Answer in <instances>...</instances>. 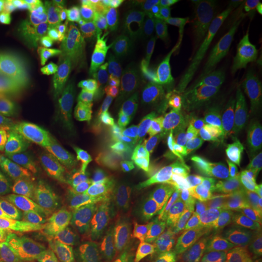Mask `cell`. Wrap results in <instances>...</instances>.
<instances>
[{
    "mask_svg": "<svg viewBox=\"0 0 262 262\" xmlns=\"http://www.w3.org/2000/svg\"><path fill=\"white\" fill-rule=\"evenodd\" d=\"M194 113L188 90L140 105L105 78L85 85L76 101L72 126L107 177L122 188L146 190L154 163L181 142Z\"/></svg>",
    "mask_w": 262,
    "mask_h": 262,
    "instance_id": "1",
    "label": "cell"
},
{
    "mask_svg": "<svg viewBox=\"0 0 262 262\" xmlns=\"http://www.w3.org/2000/svg\"><path fill=\"white\" fill-rule=\"evenodd\" d=\"M237 134L235 165L247 167L254 159L262 142V88L256 95L239 97L224 111Z\"/></svg>",
    "mask_w": 262,
    "mask_h": 262,
    "instance_id": "10",
    "label": "cell"
},
{
    "mask_svg": "<svg viewBox=\"0 0 262 262\" xmlns=\"http://www.w3.org/2000/svg\"><path fill=\"white\" fill-rule=\"evenodd\" d=\"M151 214L159 225L163 256L179 260L198 231L245 214V202L222 194H194L171 187H156L150 194Z\"/></svg>",
    "mask_w": 262,
    "mask_h": 262,
    "instance_id": "4",
    "label": "cell"
},
{
    "mask_svg": "<svg viewBox=\"0 0 262 262\" xmlns=\"http://www.w3.org/2000/svg\"><path fill=\"white\" fill-rule=\"evenodd\" d=\"M237 262H262V231L253 233V239Z\"/></svg>",
    "mask_w": 262,
    "mask_h": 262,
    "instance_id": "17",
    "label": "cell"
},
{
    "mask_svg": "<svg viewBox=\"0 0 262 262\" xmlns=\"http://www.w3.org/2000/svg\"><path fill=\"white\" fill-rule=\"evenodd\" d=\"M0 262H107L90 231L33 208H0Z\"/></svg>",
    "mask_w": 262,
    "mask_h": 262,
    "instance_id": "3",
    "label": "cell"
},
{
    "mask_svg": "<svg viewBox=\"0 0 262 262\" xmlns=\"http://www.w3.org/2000/svg\"><path fill=\"white\" fill-rule=\"evenodd\" d=\"M45 84L41 55L10 47L0 55V92L16 97H39Z\"/></svg>",
    "mask_w": 262,
    "mask_h": 262,
    "instance_id": "8",
    "label": "cell"
},
{
    "mask_svg": "<svg viewBox=\"0 0 262 262\" xmlns=\"http://www.w3.org/2000/svg\"><path fill=\"white\" fill-rule=\"evenodd\" d=\"M241 200L245 202V224L251 233L262 231V142L254 159L247 165Z\"/></svg>",
    "mask_w": 262,
    "mask_h": 262,
    "instance_id": "11",
    "label": "cell"
},
{
    "mask_svg": "<svg viewBox=\"0 0 262 262\" xmlns=\"http://www.w3.org/2000/svg\"><path fill=\"white\" fill-rule=\"evenodd\" d=\"M190 144L198 148L212 163H235L237 134L224 113L198 115L190 122Z\"/></svg>",
    "mask_w": 262,
    "mask_h": 262,
    "instance_id": "9",
    "label": "cell"
},
{
    "mask_svg": "<svg viewBox=\"0 0 262 262\" xmlns=\"http://www.w3.org/2000/svg\"><path fill=\"white\" fill-rule=\"evenodd\" d=\"M18 12V2L0 0V28H12Z\"/></svg>",
    "mask_w": 262,
    "mask_h": 262,
    "instance_id": "18",
    "label": "cell"
},
{
    "mask_svg": "<svg viewBox=\"0 0 262 262\" xmlns=\"http://www.w3.org/2000/svg\"><path fill=\"white\" fill-rule=\"evenodd\" d=\"M117 85L132 101L148 105L173 92H185L190 80L187 45L161 53L140 39L119 41Z\"/></svg>",
    "mask_w": 262,
    "mask_h": 262,
    "instance_id": "5",
    "label": "cell"
},
{
    "mask_svg": "<svg viewBox=\"0 0 262 262\" xmlns=\"http://www.w3.org/2000/svg\"><path fill=\"white\" fill-rule=\"evenodd\" d=\"M47 10L66 33H72L94 14V4L84 0H51Z\"/></svg>",
    "mask_w": 262,
    "mask_h": 262,
    "instance_id": "13",
    "label": "cell"
},
{
    "mask_svg": "<svg viewBox=\"0 0 262 262\" xmlns=\"http://www.w3.org/2000/svg\"><path fill=\"white\" fill-rule=\"evenodd\" d=\"M239 76L243 85L254 84L262 78V33L256 29H249L243 33L239 56H237Z\"/></svg>",
    "mask_w": 262,
    "mask_h": 262,
    "instance_id": "12",
    "label": "cell"
},
{
    "mask_svg": "<svg viewBox=\"0 0 262 262\" xmlns=\"http://www.w3.org/2000/svg\"><path fill=\"white\" fill-rule=\"evenodd\" d=\"M183 262H229L225 256H222L220 253H215L212 249H200L198 253H194L190 258Z\"/></svg>",
    "mask_w": 262,
    "mask_h": 262,
    "instance_id": "19",
    "label": "cell"
},
{
    "mask_svg": "<svg viewBox=\"0 0 262 262\" xmlns=\"http://www.w3.org/2000/svg\"><path fill=\"white\" fill-rule=\"evenodd\" d=\"M159 171L175 188L192 192L206 187L212 177V161L190 142H177L159 158Z\"/></svg>",
    "mask_w": 262,
    "mask_h": 262,
    "instance_id": "7",
    "label": "cell"
},
{
    "mask_svg": "<svg viewBox=\"0 0 262 262\" xmlns=\"http://www.w3.org/2000/svg\"><path fill=\"white\" fill-rule=\"evenodd\" d=\"M12 43V28H0V47Z\"/></svg>",
    "mask_w": 262,
    "mask_h": 262,
    "instance_id": "20",
    "label": "cell"
},
{
    "mask_svg": "<svg viewBox=\"0 0 262 262\" xmlns=\"http://www.w3.org/2000/svg\"><path fill=\"white\" fill-rule=\"evenodd\" d=\"M70 35L80 39L111 37L115 41H119V37H121V24L115 18H111L109 14H105V12H101L99 8L94 6V14L85 19L80 28H76Z\"/></svg>",
    "mask_w": 262,
    "mask_h": 262,
    "instance_id": "15",
    "label": "cell"
},
{
    "mask_svg": "<svg viewBox=\"0 0 262 262\" xmlns=\"http://www.w3.org/2000/svg\"><path fill=\"white\" fill-rule=\"evenodd\" d=\"M156 0H95L94 6L109 14L119 24H128L144 18L154 8H158Z\"/></svg>",
    "mask_w": 262,
    "mask_h": 262,
    "instance_id": "14",
    "label": "cell"
},
{
    "mask_svg": "<svg viewBox=\"0 0 262 262\" xmlns=\"http://www.w3.org/2000/svg\"><path fill=\"white\" fill-rule=\"evenodd\" d=\"M66 35V31L49 14L47 2H18L12 26V47L41 55Z\"/></svg>",
    "mask_w": 262,
    "mask_h": 262,
    "instance_id": "6",
    "label": "cell"
},
{
    "mask_svg": "<svg viewBox=\"0 0 262 262\" xmlns=\"http://www.w3.org/2000/svg\"><path fill=\"white\" fill-rule=\"evenodd\" d=\"M179 28L188 53V92L194 99V117L224 113L245 90L237 56L243 33L254 28L235 26L212 4H183L179 8Z\"/></svg>",
    "mask_w": 262,
    "mask_h": 262,
    "instance_id": "2",
    "label": "cell"
},
{
    "mask_svg": "<svg viewBox=\"0 0 262 262\" xmlns=\"http://www.w3.org/2000/svg\"><path fill=\"white\" fill-rule=\"evenodd\" d=\"M225 19H229L235 26L256 29V19H258V4L247 2V0H222V2H212Z\"/></svg>",
    "mask_w": 262,
    "mask_h": 262,
    "instance_id": "16",
    "label": "cell"
}]
</instances>
